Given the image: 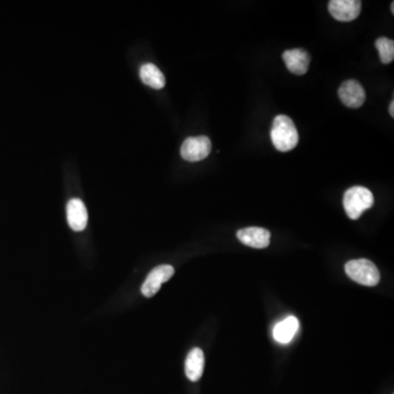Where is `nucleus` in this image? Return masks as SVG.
Segmentation results:
<instances>
[{
  "label": "nucleus",
  "instance_id": "nucleus-1",
  "mask_svg": "<svg viewBox=\"0 0 394 394\" xmlns=\"http://www.w3.org/2000/svg\"><path fill=\"white\" fill-rule=\"evenodd\" d=\"M270 139L278 152H287L296 148L299 142V134L290 117L278 115L274 119Z\"/></svg>",
  "mask_w": 394,
  "mask_h": 394
},
{
  "label": "nucleus",
  "instance_id": "nucleus-2",
  "mask_svg": "<svg viewBox=\"0 0 394 394\" xmlns=\"http://www.w3.org/2000/svg\"><path fill=\"white\" fill-rule=\"evenodd\" d=\"M374 203V195L364 186H354L347 190L343 199L347 216L354 221L360 218L365 211L372 209Z\"/></svg>",
  "mask_w": 394,
  "mask_h": 394
},
{
  "label": "nucleus",
  "instance_id": "nucleus-3",
  "mask_svg": "<svg viewBox=\"0 0 394 394\" xmlns=\"http://www.w3.org/2000/svg\"><path fill=\"white\" fill-rule=\"evenodd\" d=\"M345 272L350 280L360 285L372 287L378 285L380 282V273L377 266L367 258H358L347 262Z\"/></svg>",
  "mask_w": 394,
  "mask_h": 394
},
{
  "label": "nucleus",
  "instance_id": "nucleus-4",
  "mask_svg": "<svg viewBox=\"0 0 394 394\" xmlns=\"http://www.w3.org/2000/svg\"><path fill=\"white\" fill-rule=\"evenodd\" d=\"M211 152V142L209 137H190L181 147V156L189 162H199L207 158Z\"/></svg>",
  "mask_w": 394,
  "mask_h": 394
},
{
  "label": "nucleus",
  "instance_id": "nucleus-5",
  "mask_svg": "<svg viewBox=\"0 0 394 394\" xmlns=\"http://www.w3.org/2000/svg\"><path fill=\"white\" fill-rule=\"evenodd\" d=\"M174 275V268L171 265H160L155 268L148 274L142 286V293L145 297L152 298L158 293L162 285Z\"/></svg>",
  "mask_w": 394,
  "mask_h": 394
},
{
  "label": "nucleus",
  "instance_id": "nucleus-6",
  "mask_svg": "<svg viewBox=\"0 0 394 394\" xmlns=\"http://www.w3.org/2000/svg\"><path fill=\"white\" fill-rule=\"evenodd\" d=\"M329 11L337 21L350 22L360 15L362 3L360 0H331Z\"/></svg>",
  "mask_w": 394,
  "mask_h": 394
},
{
  "label": "nucleus",
  "instance_id": "nucleus-7",
  "mask_svg": "<svg viewBox=\"0 0 394 394\" xmlns=\"http://www.w3.org/2000/svg\"><path fill=\"white\" fill-rule=\"evenodd\" d=\"M339 97L347 107L358 109L364 105L366 92L357 80H347L339 89Z\"/></svg>",
  "mask_w": 394,
  "mask_h": 394
},
{
  "label": "nucleus",
  "instance_id": "nucleus-8",
  "mask_svg": "<svg viewBox=\"0 0 394 394\" xmlns=\"http://www.w3.org/2000/svg\"><path fill=\"white\" fill-rule=\"evenodd\" d=\"M239 240L254 249H265L270 246V232L260 227H249L241 229L237 233Z\"/></svg>",
  "mask_w": 394,
  "mask_h": 394
},
{
  "label": "nucleus",
  "instance_id": "nucleus-9",
  "mask_svg": "<svg viewBox=\"0 0 394 394\" xmlns=\"http://www.w3.org/2000/svg\"><path fill=\"white\" fill-rule=\"evenodd\" d=\"M283 60L288 70L298 76H303L309 70L310 65V55L301 48L285 51Z\"/></svg>",
  "mask_w": 394,
  "mask_h": 394
},
{
  "label": "nucleus",
  "instance_id": "nucleus-10",
  "mask_svg": "<svg viewBox=\"0 0 394 394\" xmlns=\"http://www.w3.org/2000/svg\"><path fill=\"white\" fill-rule=\"evenodd\" d=\"M67 221L74 231L84 230L88 223V213L84 202L79 199H72L67 204Z\"/></svg>",
  "mask_w": 394,
  "mask_h": 394
},
{
  "label": "nucleus",
  "instance_id": "nucleus-11",
  "mask_svg": "<svg viewBox=\"0 0 394 394\" xmlns=\"http://www.w3.org/2000/svg\"><path fill=\"white\" fill-rule=\"evenodd\" d=\"M205 357L204 353L199 347H195L188 355L185 360V374L191 381L196 382L203 376Z\"/></svg>",
  "mask_w": 394,
  "mask_h": 394
},
{
  "label": "nucleus",
  "instance_id": "nucleus-12",
  "mask_svg": "<svg viewBox=\"0 0 394 394\" xmlns=\"http://www.w3.org/2000/svg\"><path fill=\"white\" fill-rule=\"evenodd\" d=\"M299 329V321L294 315L286 317L285 320L280 321L274 327L273 335L277 342L282 344H287L293 340L296 333Z\"/></svg>",
  "mask_w": 394,
  "mask_h": 394
},
{
  "label": "nucleus",
  "instance_id": "nucleus-13",
  "mask_svg": "<svg viewBox=\"0 0 394 394\" xmlns=\"http://www.w3.org/2000/svg\"><path fill=\"white\" fill-rule=\"evenodd\" d=\"M140 79L146 86L152 87V89H162L166 86V78L162 70H159L154 64L143 65L139 70Z\"/></svg>",
  "mask_w": 394,
  "mask_h": 394
},
{
  "label": "nucleus",
  "instance_id": "nucleus-14",
  "mask_svg": "<svg viewBox=\"0 0 394 394\" xmlns=\"http://www.w3.org/2000/svg\"><path fill=\"white\" fill-rule=\"evenodd\" d=\"M376 48L379 52L380 60L383 64H390L394 60V42L387 37H379L376 41Z\"/></svg>",
  "mask_w": 394,
  "mask_h": 394
},
{
  "label": "nucleus",
  "instance_id": "nucleus-15",
  "mask_svg": "<svg viewBox=\"0 0 394 394\" xmlns=\"http://www.w3.org/2000/svg\"><path fill=\"white\" fill-rule=\"evenodd\" d=\"M389 113L392 117H394V101H392L391 103H390Z\"/></svg>",
  "mask_w": 394,
  "mask_h": 394
},
{
  "label": "nucleus",
  "instance_id": "nucleus-16",
  "mask_svg": "<svg viewBox=\"0 0 394 394\" xmlns=\"http://www.w3.org/2000/svg\"><path fill=\"white\" fill-rule=\"evenodd\" d=\"M391 13H394V3L391 4Z\"/></svg>",
  "mask_w": 394,
  "mask_h": 394
}]
</instances>
